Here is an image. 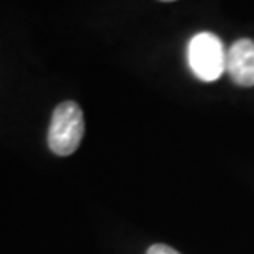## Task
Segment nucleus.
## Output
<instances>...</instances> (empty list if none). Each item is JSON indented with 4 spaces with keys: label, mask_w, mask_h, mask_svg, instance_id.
<instances>
[{
    "label": "nucleus",
    "mask_w": 254,
    "mask_h": 254,
    "mask_svg": "<svg viewBox=\"0 0 254 254\" xmlns=\"http://www.w3.org/2000/svg\"><path fill=\"white\" fill-rule=\"evenodd\" d=\"M84 113L75 102H63L53 112L48 144L58 156H69L79 148L84 136Z\"/></svg>",
    "instance_id": "nucleus-1"
},
{
    "label": "nucleus",
    "mask_w": 254,
    "mask_h": 254,
    "mask_svg": "<svg viewBox=\"0 0 254 254\" xmlns=\"http://www.w3.org/2000/svg\"><path fill=\"white\" fill-rule=\"evenodd\" d=\"M187 63L190 71L203 82H213L226 67V51L221 40L213 33L202 31L192 36L187 46Z\"/></svg>",
    "instance_id": "nucleus-2"
},
{
    "label": "nucleus",
    "mask_w": 254,
    "mask_h": 254,
    "mask_svg": "<svg viewBox=\"0 0 254 254\" xmlns=\"http://www.w3.org/2000/svg\"><path fill=\"white\" fill-rule=\"evenodd\" d=\"M233 82L241 87L254 85V41L238 40L226 51V67Z\"/></svg>",
    "instance_id": "nucleus-3"
},
{
    "label": "nucleus",
    "mask_w": 254,
    "mask_h": 254,
    "mask_svg": "<svg viewBox=\"0 0 254 254\" xmlns=\"http://www.w3.org/2000/svg\"><path fill=\"white\" fill-rule=\"evenodd\" d=\"M146 254H181V253L167 245H153Z\"/></svg>",
    "instance_id": "nucleus-4"
},
{
    "label": "nucleus",
    "mask_w": 254,
    "mask_h": 254,
    "mask_svg": "<svg viewBox=\"0 0 254 254\" xmlns=\"http://www.w3.org/2000/svg\"><path fill=\"white\" fill-rule=\"evenodd\" d=\"M161 2H176V0H161Z\"/></svg>",
    "instance_id": "nucleus-5"
}]
</instances>
